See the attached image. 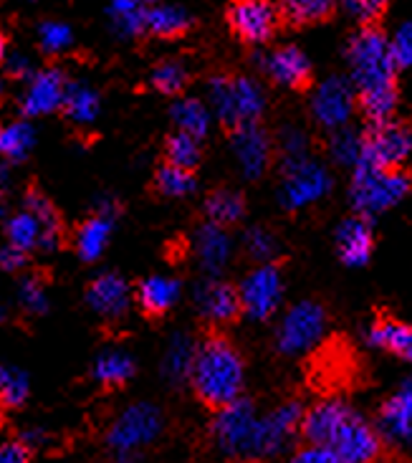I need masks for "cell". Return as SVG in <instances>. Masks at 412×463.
<instances>
[{
  "label": "cell",
  "instance_id": "cell-58",
  "mask_svg": "<svg viewBox=\"0 0 412 463\" xmlns=\"http://www.w3.org/2000/svg\"><path fill=\"white\" fill-rule=\"evenodd\" d=\"M0 91H3V79H0Z\"/></svg>",
  "mask_w": 412,
  "mask_h": 463
},
{
  "label": "cell",
  "instance_id": "cell-26",
  "mask_svg": "<svg viewBox=\"0 0 412 463\" xmlns=\"http://www.w3.org/2000/svg\"><path fill=\"white\" fill-rule=\"evenodd\" d=\"M195 354H198L195 339L190 337V335H185V332L173 335L163 354L164 380H170L173 385H180V383L190 380V375H192V364H195Z\"/></svg>",
  "mask_w": 412,
  "mask_h": 463
},
{
  "label": "cell",
  "instance_id": "cell-55",
  "mask_svg": "<svg viewBox=\"0 0 412 463\" xmlns=\"http://www.w3.org/2000/svg\"><path fill=\"white\" fill-rule=\"evenodd\" d=\"M5 373H8V367H3V364H0V383H3V377H5Z\"/></svg>",
  "mask_w": 412,
  "mask_h": 463
},
{
  "label": "cell",
  "instance_id": "cell-41",
  "mask_svg": "<svg viewBox=\"0 0 412 463\" xmlns=\"http://www.w3.org/2000/svg\"><path fill=\"white\" fill-rule=\"evenodd\" d=\"M71 43H74L71 25L61 21H43L38 25V46L46 53H63L66 49H71Z\"/></svg>",
  "mask_w": 412,
  "mask_h": 463
},
{
  "label": "cell",
  "instance_id": "cell-22",
  "mask_svg": "<svg viewBox=\"0 0 412 463\" xmlns=\"http://www.w3.org/2000/svg\"><path fill=\"white\" fill-rule=\"evenodd\" d=\"M334 241H337L339 259L347 263V266H351V269L364 266V263L370 261L372 250H375V233H372V226H370V221L360 213L347 218V221L337 228Z\"/></svg>",
  "mask_w": 412,
  "mask_h": 463
},
{
  "label": "cell",
  "instance_id": "cell-10",
  "mask_svg": "<svg viewBox=\"0 0 412 463\" xmlns=\"http://www.w3.org/2000/svg\"><path fill=\"white\" fill-rule=\"evenodd\" d=\"M332 190V177L324 167L314 160L284 165V183L278 190V203L286 211H301L312 203L322 201Z\"/></svg>",
  "mask_w": 412,
  "mask_h": 463
},
{
  "label": "cell",
  "instance_id": "cell-56",
  "mask_svg": "<svg viewBox=\"0 0 412 463\" xmlns=\"http://www.w3.org/2000/svg\"><path fill=\"white\" fill-rule=\"evenodd\" d=\"M119 463H135V461H132L129 456H125V458H119Z\"/></svg>",
  "mask_w": 412,
  "mask_h": 463
},
{
  "label": "cell",
  "instance_id": "cell-11",
  "mask_svg": "<svg viewBox=\"0 0 412 463\" xmlns=\"http://www.w3.org/2000/svg\"><path fill=\"white\" fill-rule=\"evenodd\" d=\"M412 155V132L398 122H375L362 135V160L360 163L375 165L395 170ZM357 163V165H360ZM354 165V167H357Z\"/></svg>",
  "mask_w": 412,
  "mask_h": 463
},
{
  "label": "cell",
  "instance_id": "cell-44",
  "mask_svg": "<svg viewBox=\"0 0 412 463\" xmlns=\"http://www.w3.org/2000/svg\"><path fill=\"white\" fill-rule=\"evenodd\" d=\"M28 392H31L28 377L23 373H18V370H8L5 377H3V383H0V401L5 402V405H11V408H18V405L25 402Z\"/></svg>",
  "mask_w": 412,
  "mask_h": 463
},
{
  "label": "cell",
  "instance_id": "cell-61",
  "mask_svg": "<svg viewBox=\"0 0 412 463\" xmlns=\"http://www.w3.org/2000/svg\"><path fill=\"white\" fill-rule=\"evenodd\" d=\"M0 408H3V401H0Z\"/></svg>",
  "mask_w": 412,
  "mask_h": 463
},
{
  "label": "cell",
  "instance_id": "cell-57",
  "mask_svg": "<svg viewBox=\"0 0 412 463\" xmlns=\"http://www.w3.org/2000/svg\"><path fill=\"white\" fill-rule=\"evenodd\" d=\"M139 3H145V5H152V3H157V0H139Z\"/></svg>",
  "mask_w": 412,
  "mask_h": 463
},
{
  "label": "cell",
  "instance_id": "cell-6",
  "mask_svg": "<svg viewBox=\"0 0 412 463\" xmlns=\"http://www.w3.org/2000/svg\"><path fill=\"white\" fill-rule=\"evenodd\" d=\"M208 94H211V112L230 129L258 122V117L266 109V94L261 84L248 76H215L211 79Z\"/></svg>",
  "mask_w": 412,
  "mask_h": 463
},
{
  "label": "cell",
  "instance_id": "cell-27",
  "mask_svg": "<svg viewBox=\"0 0 412 463\" xmlns=\"http://www.w3.org/2000/svg\"><path fill=\"white\" fill-rule=\"evenodd\" d=\"M137 301L145 312L154 314V317L170 312L180 301V281L173 276H150L139 284Z\"/></svg>",
  "mask_w": 412,
  "mask_h": 463
},
{
  "label": "cell",
  "instance_id": "cell-43",
  "mask_svg": "<svg viewBox=\"0 0 412 463\" xmlns=\"http://www.w3.org/2000/svg\"><path fill=\"white\" fill-rule=\"evenodd\" d=\"M18 304L23 307L28 314H43L49 309V294L36 276H25L18 287Z\"/></svg>",
  "mask_w": 412,
  "mask_h": 463
},
{
  "label": "cell",
  "instance_id": "cell-2",
  "mask_svg": "<svg viewBox=\"0 0 412 463\" xmlns=\"http://www.w3.org/2000/svg\"><path fill=\"white\" fill-rule=\"evenodd\" d=\"M301 436L306 443H322L342 463H377L382 458V436L344 401H319L304 411Z\"/></svg>",
  "mask_w": 412,
  "mask_h": 463
},
{
  "label": "cell",
  "instance_id": "cell-17",
  "mask_svg": "<svg viewBox=\"0 0 412 463\" xmlns=\"http://www.w3.org/2000/svg\"><path fill=\"white\" fill-rule=\"evenodd\" d=\"M66 79L59 69H38L36 74L25 81L23 97H21V112L25 117H43V114L61 109L63 94H66Z\"/></svg>",
  "mask_w": 412,
  "mask_h": 463
},
{
  "label": "cell",
  "instance_id": "cell-49",
  "mask_svg": "<svg viewBox=\"0 0 412 463\" xmlns=\"http://www.w3.org/2000/svg\"><path fill=\"white\" fill-rule=\"evenodd\" d=\"M5 66H8V74H13L15 79H31V76L36 74V69H33V61L25 56V53H11L8 59H5Z\"/></svg>",
  "mask_w": 412,
  "mask_h": 463
},
{
  "label": "cell",
  "instance_id": "cell-19",
  "mask_svg": "<svg viewBox=\"0 0 412 463\" xmlns=\"http://www.w3.org/2000/svg\"><path fill=\"white\" fill-rule=\"evenodd\" d=\"M377 430L382 439L392 443H410L412 440V377L382 402L377 415Z\"/></svg>",
  "mask_w": 412,
  "mask_h": 463
},
{
  "label": "cell",
  "instance_id": "cell-54",
  "mask_svg": "<svg viewBox=\"0 0 412 463\" xmlns=\"http://www.w3.org/2000/svg\"><path fill=\"white\" fill-rule=\"evenodd\" d=\"M8 319V312H5V307H0V322H5Z\"/></svg>",
  "mask_w": 412,
  "mask_h": 463
},
{
  "label": "cell",
  "instance_id": "cell-13",
  "mask_svg": "<svg viewBox=\"0 0 412 463\" xmlns=\"http://www.w3.org/2000/svg\"><path fill=\"white\" fill-rule=\"evenodd\" d=\"M281 8L274 0H233L228 8V25L243 43L261 46L274 38Z\"/></svg>",
  "mask_w": 412,
  "mask_h": 463
},
{
  "label": "cell",
  "instance_id": "cell-5",
  "mask_svg": "<svg viewBox=\"0 0 412 463\" xmlns=\"http://www.w3.org/2000/svg\"><path fill=\"white\" fill-rule=\"evenodd\" d=\"M5 236L8 243L21 249L23 253L31 250H53L61 243V221L56 208L46 201L41 193H28L23 203V211L11 215L5 223Z\"/></svg>",
  "mask_w": 412,
  "mask_h": 463
},
{
  "label": "cell",
  "instance_id": "cell-38",
  "mask_svg": "<svg viewBox=\"0 0 412 463\" xmlns=\"http://www.w3.org/2000/svg\"><path fill=\"white\" fill-rule=\"evenodd\" d=\"M164 152H167V163L170 165L192 170L195 165L201 163V139L185 135V132H175L173 137L167 139Z\"/></svg>",
  "mask_w": 412,
  "mask_h": 463
},
{
  "label": "cell",
  "instance_id": "cell-52",
  "mask_svg": "<svg viewBox=\"0 0 412 463\" xmlns=\"http://www.w3.org/2000/svg\"><path fill=\"white\" fill-rule=\"evenodd\" d=\"M11 185V163L0 160V190H5Z\"/></svg>",
  "mask_w": 412,
  "mask_h": 463
},
{
  "label": "cell",
  "instance_id": "cell-20",
  "mask_svg": "<svg viewBox=\"0 0 412 463\" xmlns=\"http://www.w3.org/2000/svg\"><path fill=\"white\" fill-rule=\"evenodd\" d=\"M263 71L278 87L301 89L312 79V61L299 46H278L261 59Z\"/></svg>",
  "mask_w": 412,
  "mask_h": 463
},
{
  "label": "cell",
  "instance_id": "cell-15",
  "mask_svg": "<svg viewBox=\"0 0 412 463\" xmlns=\"http://www.w3.org/2000/svg\"><path fill=\"white\" fill-rule=\"evenodd\" d=\"M304 405L296 401H286L276 405L271 413L261 415L258 420V458L276 456L286 449L296 433H301Z\"/></svg>",
  "mask_w": 412,
  "mask_h": 463
},
{
  "label": "cell",
  "instance_id": "cell-31",
  "mask_svg": "<svg viewBox=\"0 0 412 463\" xmlns=\"http://www.w3.org/2000/svg\"><path fill=\"white\" fill-rule=\"evenodd\" d=\"M173 122H175L177 132H185L192 137L202 139L208 135L212 122V112L195 97H183L173 104Z\"/></svg>",
  "mask_w": 412,
  "mask_h": 463
},
{
  "label": "cell",
  "instance_id": "cell-9",
  "mask_svg": "<svg viewBox=\"0 0 412 463\" xmlns=\"http://www.w3.org/2000/svg\"><path fill=\"white\" fill-rule=\"evenodd\" d=\"M326 312L316 301H299L281 319L278 335H276V347L284 354H301L309 352L324 337Z\"/></svg>",
  "mask_w": 412,
  "mask_h": 463
},
{
  "label": "cell",
  "instance_id": "cell-37",
  "mask_svg": "<svg viewBox=\"0 0 412 463\" xmlns=\"http://www.w3.org/2000/svg\"><path fill=\"white\" fill-rule=\"evenodd\" d=\"M329 152H332L334 163H339L342 167H354L362 160V135L354 132V129L342 127L337 132H332Z\"/></svg>",
  "mask_w": 412,
  "mask_h": 463
},
{
  "label": "cell",
  "instance_id": "cell-45",
  "mask_svg": "<svg viewBox=\"0 0 412 463\" xmlns=\"http://www.w3.org/2000/svg\"><path fill=\"white\" fill-rule=\"evenodd\" d=\"M389 49L398 66H412V24H402L389 38Z\"/></svg>",
  "mask_w": 412,
  "mask_h": 463
},
{
  "label": "cell",
  "instance_id": "cell-51",
  "mask_svg": "<svg viewBox=\"0 0 412 463\" xmlns=\"http://www.w3.org/2000/svg\"><path fill=\"white\" fill-rule=\"evenodd\" d=\"M21 440H23L25 446L31 449V446H41V443L46 440V436H43V430H36V428H33V430H25L23 439Z\"/></svg>",
  "mask_w": 412,
  "mask_h": 463
},
{
  "label": "cell",
  "instance_id": "cell-32",
  "mask_svg": "<svg viewBox=\"0 0 412 463\" xmlns=\"http://www.w3.org/2000/svg\"><path fill=\"white\" fill-rule=\"evenodd\" d=\"M205 213H208V221L211 223H218V226H233L238 223L243 215H246V201L238 190L218 188L212 190L205 201Z\"/></svg>",
  "mask_w": 412,
  "mask_h": 463
},
{
  "label": "cell",
  "instance_id": "cell-14",
  "mask_svg": "<svg viewBox=\"0 0 412 463\" xmlns=\"http://www.w3.org/2000/svg\"><path fill=\"white\" fill-rule=\"evenodd\" d=\"M354 107H357V91L351 87V81L342 79V76H329L314 89V122L326 132H337L342 127L350 125Z\"/></svg>",
  "mask_w": 412,
  "mask_h": 463
},
{
  "label": "cell",
  "instance_id": "cell-48",
  "mask_svg": "<svg viewBox=\"0 0 412 463\" xmlns=\"http://www.w3.org/2000/svg\"><path fill=\"white\" fill-rule=\"evenodd\" d=\"M0 463H28V446L23 440L0 443Z\"/></svg>",
  "mask_w": 412,
  "mask_h": 463
},
{
  "label": "cell",
  "instance_id": "cell-3",
  "mask_svg": "<svg viewBox=\"0 0 412 463\" xmlns=\"http://www.w3.org/2000/svg\"><path fill=\"white\" fill-rule=\"evenodd\" d=\"M190 383L198 398L211 408H223L228 402L238 401L246 385L243 354L225 337H208L198 345Z\"/></svg>",
  "mask_w": 412,
  "mask_h": 463
},
{
  "label": "cell",
  "instance_id": "cell-40",
  "mask_svg": "<svg viewBox=\"0 0 412 463\" xmlns=\"http://www.w3.org/2000/svg\"><path fill=\"white\" fill-rule=\"evenodd\" d=\"M150 81L163 94H180L188 87V69L180 61H163L152 69Z\"/></svg>",
  "mask_w": 412,
  "mask_h": 463
},
{
  "label": "cell",
  "instance_id": "cell-47",
  "mask_svg": "<svg viewBox=\"0 0 412 463\" xmlns=\"http://www.w3.org/2000/svg\"><path fill=\"white\" fill-rule=\"evenodd\" d=\"M291 463H342L337 453L332 451L329 446H322V443H306L304 449L294 453Z\"/></svg>",
  "mask_w": 412,
  "mask_h": 463
},
{
  "label": "cell",
  "instance_id": "cell-4",
  "mask_svg": "<svg viewBox=\"0 0 412 463\" xmlns=\"http://www.w3.org/2000/svg\"><path fill=\"white\" fill-rule=\"evenodd\" d=\"M351 173H354L350 188L351 208L364 218L385 213L410 195L412 180L400 167L388 170V167L360 163L357 167H351Z\"/></svg>",
  "mask_w": 412,
  "mask_h": 463
},
{
  "label": "cell",
  "instance_id": "cell-33",
  "mask_svg": "<svg viewBox=\"0 0 412 463\" xmlns=\"http://www.w3.org/2000/svg\"><path fill=\"white\" fill-rule=\"evenodd\" d=\"M135 375V360L125 350H104L94 363V377L101 385H125Z\"/></svg>",
  "mask_w": 412,
  "mask_h": 463
},
{
  "label": "cell",
  "instance_id": "cell-12",
  "mask_svg": "<svg viewBox=\"0 0 412 463\" xmlns=\"http://www.w3.org/2000/svg\"><path fill=\"white\" fill-rule=\"evenodd\" d=\"M240 309L248 314L253 322H263L274 317L284 299V276L274 263H261L250 271L238 288Z\"/></svg>",
  "mask_w": 412,
  "mask_h": 463
},
{
  "label": "cell",
  "instance_id": "cell-46",
  "mask_svg": "<svg viewBox=\"0 0 412 463\" xmlns=\"http://www.w3.org/2000/svg\"><path fill=\"white\" fill-rule=\"evenodd\" d=\"M389 0H342V5L351 13V18H357L360 24L375 21L379 13L385 11Z\"/></svg>",
  "mask_w": 412,
  "mask_h": 463
},
{
  "label": "cell",
  "instance_id": "cell-24",
  "mask_svg": "<svg viewBox=\"0 0 412 463\" xmlns=\"http://www.w3.org/2000/svg\"><path fill=\"white\" fill-rule=\"evenodd\" d=\"M195 256H198V263L208 276L223 274V269L230 263V256H233V241L228 236V231L218 223L198 228Z\"/></svg>",
  "mask_w": 412,
  "mask_h": 463
},
{
  "label": "cell",
  "instance_id": "cell-39",
  "mask_svg": "<svg viewBox=\"0 0 412 463\" xmlns=\"http://www.w3.org/2000/svg\"><path fill=\"white\" fill-rule=\"evenodd\" d=\"M243 249L248 256L258 263H271L278 256V238L263 226H253L243 236Z\"/></svg>",
  "mask_w": 412,
  "mask_h": 463
},
{
  "label": "cell",
  "instance_id": "cell-18",
  "mask_svg": "<svg viewBox=\"0 0 412 463\" xmlns=\"http://www.w3.org/2000/svg\"><path fill=\"white\" fill-rule=\"evenodd\" d=\"M195 307L205 322L211 325H228L233 322L240 309V294L223 279H205L195 288Z\"/></svg>",
  "mask_w": 412,
  "mask_h": 463
},
{
  "label": "cell",
  "instance_id": "cell-53",
  "mask_svg": "<svg viewBox=\"0 0 412 463\" xmlns=\"http://www.w3.org/2000/svg\"><path fill=\"white\" fill-rule=\"evenodd\" d=\"M5 61V38L0 36V63Z\"/></svg>",
  "mask_w": 412,
  "mask_h": 463
},
{
  "label": "cell",
  "instance_id": "cell-42",
  "mask_svg": "<svg viewBox=\"0 0 412 463\" xmlns=\"http://www.w3.org/2000/svg\"><path fill=\"white\" fill-rule=\"evenodd\" d=\"M278 150L284 155V165L301 163L309 157V139L296 127H284L278 135Z\"/></svg>",
  "mask_w": 412,
  "mask_h": 463
},
{
  "label": "cell",
  "instance_id": "cell-25",
  "mask_svg": "<svg viewBox=\"0 0 412 463\" xmlns=\"http://www.w3.org/2000/svg\"><path fill=\"white\" fill-rule=\"evenodd\" d=\"M367 342L412 364V325H402L398 319H377L367 332Z\"/></svg>",
  "mask_w": 412,
  "mask_h": 463
},
{
  "label": "cell",
  "instance_id": "cell-60",
  "mask_svg": "<svg viewBox=\"0 0 412 463\" xmlns=\"http://www.w3.org/2000/svg\"><path fill=\"white\" fill-rule=\"evenodd\" d=\"M31 3H41V0H31Z\"/></svg>",
  "mask_w": 412,
  "mask_h": 463
},
{
  "label": "cell",
  "instance_id": "cell-29",
  "mask_svg": "<svg viewBox=\"0 0 412 463\" xmlns=\"http://www.w3.org/2000/svg\"><path fill=\"white\" fill-rule=\"evenodd\" d=\"M61 109L74 125H94L101 109L99 94L89 87V84H84V81H69V84H66V94H63Z\"/></svg>",
  "mask_w": 412,
  "mask_h": 463
},
{
  "label": "cell",
  "instance_id": "cell-35",
  "mask_svg": "<svg viewBox=\"0 0 412 463\" xmlns=\"http://www.w3.org/2000/svg\"><path fill=\"white\" fill-rule=\"evenodd\" d=\"M339 0H281V15L288 24L309 25L329 18Z\"/></svg>",
  "mask_w": 412,
  "mask_h": 463
},
{
  "label": "cell",
  "instance_id": "cell-7",
  "mask_svg": "<svg viewBox=\"0 0 412 463\" xmlns=\"http://www.w3.org/2000/svg\"><path fill=\"white\" fill-rule=\"evenodd\" d=\"M258 420L256 405L246 398L218 408L212 420V443L228 458H258Z\"/></svg>",
  "mask_w": 412,
  "mask_h": 463
},
{
  "label": "cell",
  "instance_id": "cell-28",
  "mask_svg": "<svg viewBox=\"0 0 412 463\" xmlns=\"http://www.w3.org/2000/svg\"><path fill=\"white\" fill-rule=\"evenodd\" d=\"M192 25L190 13L183 5H167V3H152L145 13V31L157 38L183 36Z\"/></svg>",
  "mask_w": 412,
  "mask_h": 463
},
{
  "label": "cell",
  "instance_id": "cell-1",
  "mask_svg": "<svg viewBox=\"0 0 412 463\" xmlns=\"http://www.w3.org/2000/svg\"><path fill=\"white\" fill-rule=\"evenodd\" d=\"M350 81L357 91V104L362 114L375 122H388L398 109V61L389 49V38L364 25L347 46Z\"/></svg>",
  "mask_w": 412,
  "mask_h": 463
},
{
  "label": "cell",
  "instance_id": "cell-16",
  "mask_svg": "<svg viewBox=\"0 0 412 463\" xmlns=\"http://www.w3.org/2000/svg\"><path fill=\"white\" fill-rule=\"evenodd\" d=\"M230 147H233L243 177L258 180L261 175H266V170L271 165V155H274V145H271V137L258 127V122L236 127Z\"/></svg>",
  "mask_w": 412,
  "mask_h": 463
},
{
  "label": "cell",
  "instance_id": "cell-21",
  "mask_svg": "<svg viewBox=\"0 0 412 463\" xmlns=\"http://www.w3.org/2000/svg\"><path fill=\"white\" fill-rule=\"evenodd\" d=\"M87 304L104 319H119L129 312L132 288L119 274H99L89 284Z\"/></svg>",
  "mask_w": 412,
  "mask_h": 463
},
{
  "label": "cell",
  "instance_id": "cell-59",
  "mask_svg": "<svg viewBox=\"0 0 412 463\" xmlns=\"http://www.w3.org/2000/svg\"><path fill=\"white\" fill-rule=\"evenodd\" d=\"M0 215H3V205H0Z\"/></svg>",
  "mask_w": 412,
  "mask_h": 463
},
{
  "label": "cell",
  "instance_id": "cell-8",
  "mask_svg": "<svg viewBox=\"0 0 412 463\" xmlns=\"http://www.w3.org/2000/svg\"><path fill=\"white\" fill-rule=\"evenodd\" d=\"M160 430H163V413L150 402H135L114 420L107 433V443L119 456H129L150 446L160 436Z\"/></svg>",
  "mask_w": 412,
  "mask_h": 463
},
{
  "label": "cell",
  "instance_id": "cell-30",
  "mask_svg": "<svg viewBox=\"0 0 412 463\" xmlns=\"http://www.w3.org/2000/svg\"><path fill=\"white\" fill-rule=\"evenodd\" d=\"M36 145V129L31 122L18 119L0 127V160L5 163H21L25 160Z\"/></svg>",
  "mask_w": 412,
  "mask_h": 463
},
{
  "label": "cell",
  "instance_id": "cell-50",
  "mask_svg": "<svg viewBox=\"0 0 412 463\" xmlns=\"http://www.w3.org/2000/svg\"><path fill=\"white\" fill-rule=\"evenodd\" d=\"M25 263V253L21 249H15V246H3L0 249V269L3 271H18V269H23Z\"/></svg>",
  "mask_w": 412,
  "mask_h": 463
},
{
  "label": "cell",
  "instance_id": "cell-34",
  "mask_svg": "<svg viewBox=\"0 0 412 463\" xmlns=\"http://www.w3.org/2000/svg\"><path fill=\"white\" fill-rule=\"evenodd\" d=\"M145 13L147 5L139 0H112L109 3V21L119 36L135 38L145 33Z\"/></svg>",
  "mask_w": 412,
  "mask_h": 463
},
{
  "label": "cell",
  "instance_id": "cell-23",
  "mask_svg": "<svg viewBox=\"0 0 412 463\" xmlns=\"http://www.w3.org/2000/svg\"><path fill=\"white\" fill-rule=\"evenodd\" d=\"M114 221H117V208L109 198H104L99 203V211L91 215L76 233V250L84 261H99L101 253L112 241Z\"/></svg>",
  "mask_w": 412,
  "mask_h": 463
},
{
  "label": "cell",
  "instance_id": "cell-36",
  "mask_svg": "<svg viewBox=\"0 0 412 463\" xmlns=\"http://www.w3.org/2000/svg\"><path fill=\"white\" fill-rule=\"evenodd\" d=\"M157 190L167 195V198H185V195H192L195 188H198V180L192 175V170H185V167H177V165H163L157 170Z\"/></svg>",
  "mask_w": 412,
  "mask_h": 463
}]
</instances>
